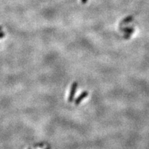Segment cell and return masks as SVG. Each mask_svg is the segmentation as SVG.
Segmentation results:
<instances>
[{"label":"cell","instance_id":"cell-3","mask_svg":"<svg viewBox=\"0 0 149 149\" xmlns=\"http://www.w3.org/2000/svg\"><path fill=\"white\" fill-rule=\"evenodd\" d=\"M5 36V33L3 32H0V38H2L4 37Z\"/></svg>","mask_w":149,"mask_h":149},{"label":"cell","instance_id":"cell-1","mask_svg":"<svg viewBox=\"0 0 149 149\" xmlns=\"http://www.w3.org/2000/svg\"><path fill=\"white\" fill-rule=\"evenodd\" d=\"M78 84L76 82H74L71 84V89H70V92H69V97H68V102H73L74 99V96L75 95V92L76 90H77V88Z\"/></svg>","mask_w":149,"mask_h":149},{"label":"cell","instance_id":"cell-2","mask_svg":"<svg viewBox=\"0 0 149 149\" xmlns=\"http://www.w3.org/2000/svg\"><path fill=\"white\" fill-rule=\"evenodd\" d=\"M88 95V92L87 91H84V92H82V93L77 97V99L74 100V104H75V105H79Z\"/></svg>","mask_w":149,"mask_h":149},{"label":"cell","instance_id":"cell-4","mask_svg":"<svg viewBox=\"0 0 149 149\" xmlns=\"http://www.w3.org/2000/svg\"><path fill=\"white\" fill-rule=\"evenodd\" d=\"M82 2L83 4H86L87 2V0H82Z\"/></svg>","mask_w":149,"mask_h":149},{"label":"cell","instance_id":"cell-5","mask_svg":"<svg viewBox=\"0 0 149 149\" xmlns=\"http://www.w3.org/2000/svg\"><path fill=\"white\" fill-rule=\"evenodd\" d=\"M1 26H0V31H1Z\"/></svg>","mask_w":149,"mask_h":149}]
</instances>
